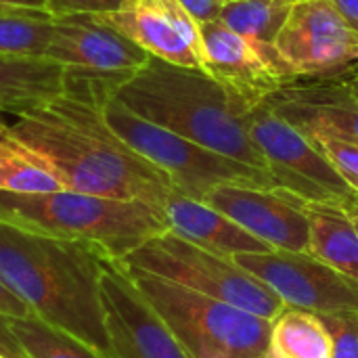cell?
<instances>
[{
    "label": "cell",
    "mask_w": 358,
    "mask_h": 358,
    "mask_svg": "<svg viewBox=\"0 0 358 358\" xmlns=\"http://www.w3.org/2000/svg\"><path fill=\"white\" fill-rule=\"evenodd\" d=\"M126 271L189 358H266L273 321L145 271Z\"/></svg>",
    "instance_id": "5b68a950"
},
{
    "label": "cell",
    "mask_w": 358,
    "mask_h": 358,
    "mask_svg": "<svg viewBox=\"0 0 358 358\" xmlns=\"http://www.w3.org/2000/svg\"><path fill=\"white\" fill-rule=\"evenodd\" d=\"M304 208L310 222L308 254L358 279V227L350 210L344 203L308 199Z\"/></svg>",
    "instance_id": "ac0fdd59"
},
{
    "label": "cell",
    "mask_w": 358,
    "mask_h": 358,
    "mask_svg": "<svg viewBox=\"0 0 358 358\" xmlns=\"http://www.w3.org/2000/svg\"><path fill=\"white\" fill-rule=\"evenodd\" d=\"M52 31L55 17L48 10H4L0 13V52L46 57Z\"/></svg>",
    "instance_id": "cb8c5ba5"
},
{
    "label": "cell",
    "mask_w": 358,
    "mask_h": 358,
    "mask_svg": "<svg viewBox=\"0 0 358 358\" xmlns=\"http://www.w3.org/2000/svg\"><path fill=\"white\" fill-rule=\"evenodd\" d=\"M342 94H346L348 99H352L355 103H358V73L357 76H352L348 82H344V86H340L338 88Z\"/></svg>",
    "instance_id": "d6a6232c"
},
{
    "label": "cell",
    "mask_w": 358,
    "mask_h": 358,
    "mask_svg": "<svg viewBox=\"0 0 358 358\" xmlns=\"http://www.w3.org/2000/svg\"><path fill=\"white\" fill-rule=\"evenodd\" d=\"M126 266L168 279L203 296L275 321L287 304L235 258L203 250L172 231L157 235L126 258Z\"/></svg>",
    "instance_id": "52a82bcc"
},
{
    "label": "cell",
    "mask_w": 358,
    "mask_h": 358,
    "mask_svg": "<svg viewBox=\"0 0 358 358\" xmlns=\"http://www.w3.org/2000/svg\"><path fill=\"white\" fill-rule=\"evenodd\" d=\"M10 130L46 164L63 189L143 201L159 210L174 191L172 178L128 147L92 103L61 94L17 115Z\"/></svg>",
    "instance_id": "6da1fadb"
},
{
    "label": "cell",
    "mask_w": 358,
    "mask_h": 358,
    "mask_svg": "<svg viewBox=\"0 0 358 358\" xmlns=\"http://www.w3.org/2000/svg\"><path fill=\"white\" fill-rule=\"evenodd\" d=\"M115 96L147 122L268 172L262 153L248 134L245 120L235 111L224 88L203 69L149 57L117 88Z\"/></svg>",
    "instance_id": "3957f363"
},
{
    "label": "cell",
    "mask_w": 358,
    "mask_h": 358,
    "mask_svg": "<svg viewBox=\"0 0 358 358\" xmlns=\"http://www.w3.org/2000/svg\"><path fill=\"white\" fill-rule=\"evenodd\" d=\"M99 17L151 57L203 69L199 23L178 0H124L120 8Z\"/></svg>",
    "instance_id": "5bb4252c"
},
{
    "label": "cell",
    "mask_w": 358,
    "mask_h": 358,
    "mask_svg": "<svg viewBox=\"0 0 358 358\" xmlns=\"http://www.w3.org/2000/svg\"><path fill=\"white\" fill-rule=\"evenodd\" d=\"M99 292L111 358H189L120 260H103Z\"/></svg>",
    "instance_id": "9c48e42d"
},
{
    "label": "cell",
    "mask_w": 358,
    "mask_h": 358,
    "mask_svg": "<svg viewBox=\"0 0 358 358\" xmlns=\"http://www.w3.org/2000/svg\"><path fill=\"white\" fill-rule=\"evenodd\" d=\"M0 222L52 239L86 243L113 260L126 258L170 231L159 208L69 189L50 193L0 191Z\"/></svg>",
    "instance_id": "277c9868"
},
{
    "label": "cell",
    "mask_w": 358,
    "mask_h": 358,
    "mask_svg": "<svg viewBox=\"0 0 358 358\" xmlns=\"http://www.w3.org/2000/svg\"><path fill=\"white\" fill-rule=\"evenodd\" d=\"M336 13L346 21L350 29L358 34V0H329Z\"/></svg>",
    "instance_id": "4dcf8cb0"
},
{
    "label": "cell",
    "mask_w": 358,
    "mask_h": 358,
    "mask_svg": "<svg viewBox=\"0 0 358 358\" xmlns=\"http://www.w3.org/2000/svg\"><path fill=\"white\" fill-rule=\"evenodd\" d=\"M10 325L25 358H109L38 317L10 319Z\"/></svg>",
    "instance_id": "603a6c76"
},
{
    "label": "cell",
    "mask_w": 358,
    "mask_h": 358,
    "mask_svg": "<svg viewBox=\"0 0 358 358\" xmlns=\"http://www.w3.org/2000/svg\"><path fill=\"white\" fill-rule=\"evenodd\" d=\"M164 214L168 220V229L174 235H178L203 250H210V252H216L222 256H231V258L241 256V254L273 252L271 245H266L264 241H260L258 237L248 233L243 227H239L227 214L218 212L216 208H212L203 201L187 197V195L178 193L176 189L168 197V201L164 206Z\"/></svg>",
    "instance_id": "2e32d148"
},
{
    "label": "cell",
    "mask_w": 358,
    "mask_h": 358,
    "mask_svg": "<svg viewBox=\"0 0 358 358\" xmlns=\"http://www.w3.org/2000/svg\"><path fill=\"white\" fill-rule=\"evenodd\" d=\"M346 208L350 210V214H355V216L358 218V195L352 199V201H350V203H348V206H346Z\"/></svg>",
    "instance_id": "836d02e7"
},
{
    "label": "cell",
    "mask_w": 358,
    "mask_h": 358,
    "mask_svg": "<svg viewBox=\"0 0 358 358\" xmlns=\"http://www.w3.org/2000/svg\"><path fill=\"white\" fill-rule=\"evenodd\" d=\"M275 50L285 76H315L358 59V34L329 0H298L285 19Z\"/></svg>",
    "instance_id": "8fae6325"
},
{
    "label": "cell",
    "mask_w": 358,
    "mask_h": 358,
    "mask_svg": "<svg viewBox=\"0 0 358 358\" xmlns=\"http://www.w3.org/2000/svg\"><path fill=\"white\" fill-rule=\"evenodd\" d=\"M63 189L46 164L0 120V191L50 193Z\"/></svg>",
    "instance_id": "44dd1931"
},
{
    "label": "cell",
    "mask_w": 358,
    "mask_h": 358,
    "mask_svg": "<svg viewBox=\"0 0 358 358\" xmlns=\"http://www.w3.org/2000/svg\"><path fill=\"white\" fill-rule=\"evenodd\" d=\"M266 358H271V357H266Z\"/></svg>",
    "instance_id": "8d00e7d4"
},
{
    "label": "cell",
    "mask_w": 358,
    "mask_h": 358,
    "mask_svg": "<svg viewBox=\"0 0 358 358\" xmlns=\"http://www.w3.org/2000/svg\"><path fill=\"white\" fill-rule=\"evenodd\" d=\"M271 358H334V340L323 319L287 306L271 325Z\"/></svg>",
    "instance_id": "ffe728a7"
},
{
    "label": "cell",
    "mask_w": 358,
    "mask_h": 358,
    "mask_svg": "<svg viewBox=\"0 0 358 358\" xmlns=\"http://www.w3.org/2000/svg\"><path fill=\"white\" fill-rule=\"evenodd\" d=\"M149 52L128 40L99 15L55 17V31L46 48V59L76 69L92 71H138Z\"/></svg>",
    "instance_id": "9a60e30c"
},
{
    "label": "cell",
    "mask_w": 358,
    "mask_h": 358,
    "mask_svg": "<svg viewBox=\"0 0 358 358\" xmlns=\"http://www.w3.org/2000/svg\"><path fill=\"white\" fill-rule=\"evenodd\" d=\"M0 315L10 319H27L34 317L29 306L0 279Z\"/></svg>",
    "instance_id": "83f0119b"
},
{
    "label": "cell",
    "mask_w": 358,
    "mask_h": 358,
    "mask_svg": "<svg viewBox=\"0 0 358 358\" xmlns=\"http://www.w3.org/2000/svg\"><path fill=\"white\" fill-rule=\"evenodd\" d=\"M235 260L266 283L287 306L315 315L358 313V279L308 252L241 254Z\"/></svg>",
    "instance_id": "30bf717a"
},
{
    "label": "cell",
    "mask_w": 358,
    "mask_h": 358,
    "mask_svg": "<svg viewBox=\"0 0 358 358\" xmlns=\"http://www.w3.org/2000/svg\"><path fill=\"white\" fill-rule=\"evenodd\" d=\"M101 113L107 126L128 147L164 170L172 178L174 189L187 197L203 201L206 195L220 185L275 187L268 172L231 159L172 130L143 120L115 94L101 105Z\"/></svg>",
    "instance_id": "8992f818"
},
{
    "label": "cell",
    "mask_w": 358,
    "mask_h": 358,
    "mask_svg": "<svg viewBox=\"0 0 358 358\" xmlns=\"http://www.w3.org/2000/svg\"><path fill=\"white\" fill-rule=\"evenodd\" d=\"M203 203L227 214L248 233L281 252H308L310 222L306 199L279 189L256 185H220Z\"/></svg>",
    "instance_id": "7c38bea8"
},
{
    "label": "cell",
    "mask_w": 358,
    "mask_h": 358,
    "mask_svg": "<svg viewBox=\"0 0 358 358\" xmlns=\"http://www.w3.org/2000/svg\"><path fill=\"white\" fill-rule=\"evenodd\" d=\"M0 357L2 358H25L17 338H15V331H13V325H10V317H4L0 315Z\"/></svg>",
    "instance_id": "f546056e"
},
{
    "label": "cell",
    "mask_w": 358,
    "mask_h": 358,
    "mask_svg": "<svg viewBox=\"0 0 358 358\" xmlns=\"http://www.w3.org/2000/svg\"><path fill=\"white\" fill-rule=\"evenodd\" d=\"M273 107L281 115H308L319 117L342 134L358 141V103L336 90H289L285 94H277L271 99Z\"/></svg>",
    "instance_id": "7402d4cb"
},
{
    "label": "cell",
    "mask_w": 358,
    "mask_h": 358,
    "mask_svg": "<svg viewBox=\"0 0 358 358\" xmlns=\"http://www.w3.org/2000/svg\"><path fill=\"white\" fill-rule=\"evenodd\" d=\"M4 10H46L44 0H0V13Z\"/></svg>",
    "instance_id": "1f68e13d"
},
{
    "label": "cell",
    "mask_w": 358,
    "mask_h": 358,
    "mask_svg": "<svg viewBox=\"0 0 358 358\" xmlns=\"http://www.w3.org/2000/svg\"><path fill=\"white\" fill-rule=\"evenodd\" d=\"M296 2L298 0H233L222 6L218 21L248 40L285 76L275 50V40Z\"/></svg>",
    "instance_id": "d6986e66"
},
{
    "label": "cell",
    "mask_w": 358,
    "mask_h": 358,
    "mask_svg": "<svg viewBox=\"0 0 358 358\" xmlns=\"http://www.w3.org/2000/svg\"><path fill=\"white\" fill-rule=\"evenodd\" d=\"M334 340V358H358V313L319 315Z\"/></svg>",
    "instance_id": "484cf974"
},
{
    "label": "cell",
    "mask_w": 358,
    "mask_h": 358,
    "mask_svg": "<svg viewBox=\"0 0 358 358\" xmlns=\"http://www.w3.org/2000/svg\"><path fill=\"white\" fill-rule=\"evenodd\" d=\"M0 358H2V357H0Z\"/></svg>",
    "instance_id": "74e56055"
},
{
    "label": "cell",
    "mask_w": 358,
    "mask_h": 358,
    "mask_svg": "<svg viewBox=\"0 0 358 358\" xmlns=\"http://www.w3.org/2000/svg\"><path fill=\"white\" fill-rule=\"evenodd\" d=\"M294 126H298L310 143L327 157L334 170L344 178V182L358 195V141L342 134L331 124L308 117V115H283Z\"/></svg>",
    "instance_id": "d4e9b609"
},
{
    "label": "cell",
    "mask_w": 358,
    "mask_h": 358,
    "mask_svg": "<svg viewBox=\"0 0 358 358\" xmlns=\"http://www.w3.org/2000/svg\"><path fill=\"white\" fill-rule=\"evenodd\" d=\"M52 17L61 15H105L124 4V0H44Z\"/></svg>",
    "instance_id": "4316f807"
},
{
    "label": "cell",
    "mask_w": 358,
    "mask_h": 358,
    "mask_svg": "<svg viewBox=\"0 0 358 358\" xmlns=\"http://www.w3.org/2000/svg\"><path fill=\"white\" fill-rule=\"evenodd\" d=\"M243 120L252 143L266 162L275 187L308 201L348 206L357 197L310 138L285 120L271 101L250 111Z\"/></svg>",
    "instance_id": "ba28073f"
},
{
    "label": "cell",
    "mask_w": 358,
    "mask_h": 358,
    "mask_svg": "<svg viewBox=\"0 0 358 358\" xmlns=\"http://www.w3.org/2000/svg\"><path fill=\"white\" fill-rule=\"evenodd\" d=\"M103 252L0 222V279L50 323L111 358L99 279Z\"/></svg>",
    "instance_id": "7a4b0ae2"
},
{
    "label": "cell",
    "mask_w": 358,
    "mask_h": 358,
    "mask_svg": "<svg viewBox=\"0 0 358 358\" xmlns=\"http://www.w3.org/2000/svg\"><path fill=\"white\" fill-rule=\"evenodd\" d=\"M193 17L197 23H206V21H216L220 10H222V2L220 0H178Z\"/></svg>",
    "instance_id": "f1b7e54d"
},
{
    "label": "cell",
    "mask_w": 358,
    "mask_h": 358,
    "mask_svg": "<svg viewBox=\"0 0 358 358\" xmlns=\"http://www.w3.org/2000/svg\"><path fill=\"white\" fill-rule=\"evenodd\" d=\"M199 36L203 71L224 88L241 117L281 92L285 76L224 23H199Z\"/></svg>",
    "instance_id": "4fadbf2b"
},
{
    "label": "cell",
    "mask_w": 358,
    "mask_h": 358,
    "mask_svg": "<svg viewBox=\"0 0 358 358\" xmlns=\"http://www.w3.org/2000/svg\"><path fill=\"white\" fill-rule=\"evenodd\" d=\"M65 67L46 57L0 52V111L21 115L65 92Z\"/></svg>",
    "instance_id": "e0dca14e"
},
{
    "label": "cell",
    "mask_w": 358,
    "mask_h": 358,
    "mask_svg": "<svg viewBox=\"0 0 358 358\" xmlns=\"http://www.w3.org/2000/svg\"><path fill=\"white\" fill-rule=\"evenodd\" d=\"M352 216H355V214H352ZM355 220H357V227H358V218H357V216H355Z\"/></svg>",
    "instance_id": "d590c367"
},
{
    "label": "cell",
    "mask_w": 358,
    "mask_h": 358,
    "mask_svg": "<svg viewBox=\"0 0 358 358\" xmlns=\"http://www.w3.org/2000/svg\"><path fill=\"white\" fill-rule=\"evenodd\" d=\"M222 4H229V2H233V0H220Z\"/></svg>",
    "instance_id": "e575fe53"
}]
</instances>
